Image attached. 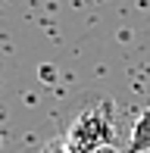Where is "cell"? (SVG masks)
<instances>
[{
  "instance_id": "6da1fadb",
  "label": "cell",
  "mask_w": 150,
  "mask_h": 153,
  "mask_svg": "<svg viewBox=\"0 0 150 153\" xmlns=\"http://www.w3.org/2000/svg\"><path fill=\"white\" fill-rule=\"evenodd\" d=\"M66 137H69L78 150H85V153H94L97 147L110 144V137H113L110 100H103V103H97V106H91L88 113H81L78 119L72 122V128H69Z\"/></svg>"
},
{
  "instance_id": "7a4b0ae2",
  "label": "cell",
  "mask_w": 150,
  "mask_h": 153,
  "mask_svg": "<svg viewBox=\"0 0 150 153\" xmlns=\"http://www.w3.org/2000/svg\"><path fill=\"white\" fill-rule=\"evenodd\" d=\"M128 150L131 153H150V109H144L134 119L131 137H128Z\"/></svg>"
},
{
  "instance_id": "3957f363",
  "label": "cell",
  "mask_w": 150,
  "mask_h": 153,
  "mask_svg": "<svg viewBox=\"0 0 150 153\" xmlns=\"http://www.w3.org/2000/svg\"><path fill=\"white\" fill-rule=\"evenodd\" d=\"M44 153H85V150H78V147L69 141V137H66V141H53V144H47Z\"/></svg>"
},
{
  "instance_id": "277c9868",
  "label": "cell",
  "mask_w": 150,
  "mask_h": 153,
  "mask_svg": "<svg viewBox=\"0 0 150 153\" xmlns=\"http://www.w3.org/2000/svg\"><path fill=\"white\" fill-rule=\"evenodd\" d=\"M94 153H119V150H116L113 144H103V147H97V150H94Z\"/></svg>"
}]
</instances>
